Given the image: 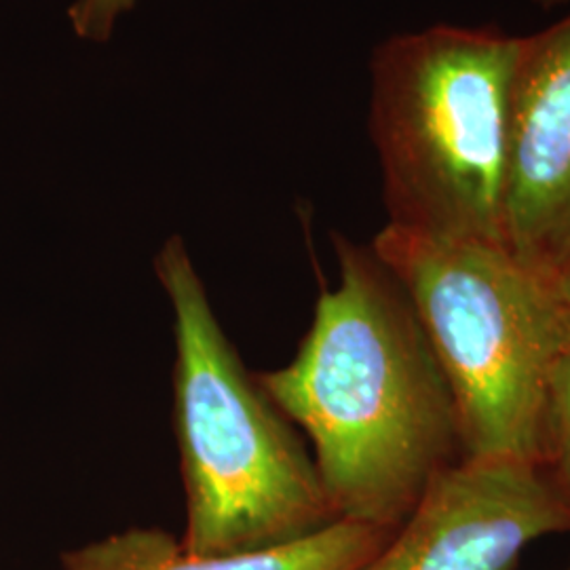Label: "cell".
<instances>
[{
	"label": "cell",
	"mask_w": 570,
	"mask_h": 570,
	"mask_svg": "<svg viewBox=\"0 0 570 570\" xmlns=\"http://www.w3.org/2000/svg\"><path fill=\"white\" fill-rule=\"evenodd\" d=\"M570 570V569H569Z\"/></svg>",
	"instance_id": "12"
},
{
	"label": "cell",
	"mask_w": 570,
	"mask_h": 570,
	"mask_svg": "<svg viewBox=\"0 0 570 570\" xmlns=\"http://www.w3.org/2000/svg\"><path fill=\"white\" fill-rule=\"evenodd\" d=\"M155 273L174 313L184 551L271 550L336 522L315 459L228 341L183 237L165 242Z\"/></svg>",
	"instance_id": "2"
},
{
	"label": "cell",
	"mask_w": 570,
	"mask_h": 570,
	"mask_svg": "<svg viewBox=\"0 0 570 570\" xmlns=\"http://www.w3.org/2000/svg\"><path fill=\"white\" fill-rule=\"evenodd\" d=\"M395 530L336 520L294 543L226 556H193L161 529H127L61 553V570H362Z\"/></svg>",
	"instance_id": "7"
},
{
	"label": "cell",
	"mask_w": 570,
	"mask_h": 570,
	"mask_svg": "<svg viewBox=\"0 0 570 570\" xmlns=\"http://www.w3.org/2000/svg\"><path fill=\"white\" fill-rule=\"evenodd\" d=\"M522 37L433 26L381 45L370 136L389 225L508 245L511 100Z\"/></svg>",
	"instance_id": "3"
},
{
	"label": "cell",
	"mask_w": 570,
	"mask_h": 570,
	"mask_svg": "<svg viewBox=\"0 0 570 570\" xmlns=\"http://www.w3.org/2000/svg\"><path fill=\"white\" fill-rule=\"evenodd\" d=\"M537 4H543V7H558V4H564L569 0H534Z\"/></svg>",
	"instance_id": "11"
},
{
	"label": "cell",
	"mask_w": 570,
	"mask_h": 570,
	"mask_svg": "<svg viewBox=\"0 0 570 570\" xmlns=\"http://www.w3.org/2000/svg\"><path fill=\"white\" fill-rule=\"evenodd\" d=\"M404 285L449 379L465 456L534 463L551 379L570 346L560 285L508 245L387 225L372 242Z\"/></svg>",
	"instance_id": "4"
},
{
	"label": "cell",
	"mask_w": 570,
	"mask_h": 570,
	"mask_svg": "<svg viewBox=\"0 0 570 570\" xmlns=\"http://www.w3.org/2000/svg\"><path fill=\"white\" fill-rule=\"evenodd\" d=\"M334 245L338 285L294 360L256 376L313 442L336 518L397 530L465 456L459 410L404 285L372 245Z\"/></svg>",
	"instance_id": "1"
},
{
	"label": "cell",
	"mask_w": 570,
	"mask_h": 570,
	"mask_svg": "<svg viewBox=\"0 0 570 570\" xmlns=\"http://www.w3.org/2000/svg\"><path fill=\"white\" fill-rule=\"evenodd\" d=\"M558 285H560V294H562V301H564L570 315V268L558 279Z\"/></svg>",
	"instance_id": "10"
},
{
	"label": "cell",
	"mask_w": 570,
	"mask_h": 570,
	"mask_svg": "<svg viewBox=\"0 0 570 570\" xmlns=\"http://www.w3.org/2000/svg\"><path fill=\"white\" fill-rule=\"evenodd\" d=\"M138 0H72L68 20L72 32L89 42H106Z\"/></svg>",
	"instance_id": "9"
},
{
	"label": "cell",
	"mask_w": 570,
	"mask_h": 570,
	"mask_svg": "<svg viewBox=\"0 0 570 570\" xmlns=\"http://www.w3.org/2000/svg\"><path fill=\"white\" fill-rule=\"evenodd\" d=\"M560 532H570L569 511L534 463L463 456L362 570H513L530 543Z\"/></svg>",
	"instance_id": "5"
},
{
	"label": "cell",
	"mask_w": 570,
	"mask_h": 570,
	"mask_svg": "<svg viewBox=\"0 0 570 570\" xmlns=\"http://www.w3.org/2000/svg\"><path fill=\"white\" fill-rule=\"evenodd\" d=\"M537 468L570 515V346L551 379Z\"/></svg>",
	"instance_id": "8"
},
{
	"label": "cell",
	"mask_w": 570,
	"mask_h": 570,
	"mask_svg": "<svg viewBox=\"0 0 570 570\" xmlns=\"http://www.w3.org/2000/svg\"><path fill=\"white\" fill-rule=\"evenodd\" d=\"M508 247L560 279L570 268V16L522 37L511 100Z\"/></svg>",
	"instance_id": "6"
}]
</instances>
